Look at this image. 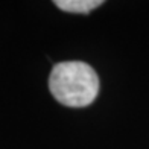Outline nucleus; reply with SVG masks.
<instances>
[{
    "label": "nucleus",
    "mask_w": 149,
    "mask_h": 149,
    "mask_svg": "<svg viewBox=\"0 0 149 149\" xmlns=\"http://www.w3.org/2000/svg\"><path fill=\"white\" fill-rule=\"evenodd\" d=\"M49 88L59 104L81 108L96 99L99 78L87 63L67 61L53 65L49 76Z\"/></svg>",
    "instance_id": "obj_1"
},
{
    "label": "nucleus",
    "mask_w": 149,
    "mask_h": 149,
    "mask_svg": "<svg viewBox=\"0 0 149 149\" xmlns=\"http://www.w3.org/2000/svg\"><path fill=\"white\" fill-rule=\"evenodd\" d=\"M102 3V0H56L55 2L59 9L73 12V14H88Z\"/></svg>",
    "instance_id": "obj_2"
}]
</instances>
